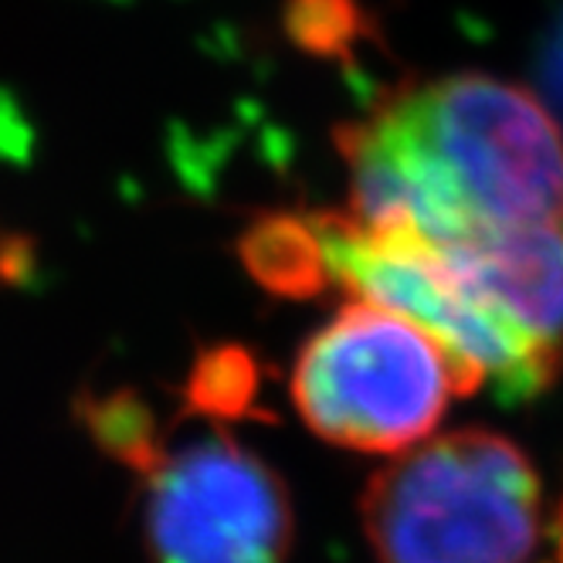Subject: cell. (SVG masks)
<instances>
[{"mask_svg":"<svg viewBox=\"0 0 563 563\" xmlns=\"http://www.w3.org/2000/svg\"><path fill=\"white\" fill-rule=\"evenodd\" d=\"M353 221L428 249L563 221V126L519 86L449 75L343 130Z\"/></svg>","mask_w":563,"mask_h":563,"instance_id":"1","label":"cell"},{"mask_svg":"<svg viewBox=\"0 0 563 563\" xmlns=\"http://www.w3.org/2000/svg\"><path fill=\"white\" fill-rule=\"evenodd\" d=\"M540 496L527 452L465 428L380 468L360 512L380 563H533Z\"/></svg>","mask_w":563,"mask_h":563,"instance_id":"2","label":"cell"},{"mask_svg":"<svg viewBox=\"0 0 563 563\" xmlns=\"http://www.w3.org/2000/svg\"><path fill=\"white\" fill-rule=\"evenodd\" d=\"M465 374L431 333L377 302H346L299 353L292 400L302 421L340 449L408 452L434 431Z\"/></svg>","mask_w":563,"mask_h":563,"instance_id":"3","label":"cell"},{"mask_svg":"<svg viewBox=\"0 0 563 563\" xmlns=\"http://www.w3.org/2000/svg\"><path fill=\"white\" fill-rule=\"evenodd\" d=\"M327 282L364 296L431 333L468 387L493 384L506 400L537 397L560 371V356L468 292L424 241L408 231H374L350 214H312Z\"/></svg>","mask_w":563,"mask_h":563,"instance_id":"4","label":"cell"},{"mask_svg":"<svg viewBox=\"0 0 563 563\" xmlns=\"http://www.w3.org/2000/svg\"><path fill=\"white\" fill-rule=\"evenodd\" d=\"M143 475V533L153 563H286L292 503L286 482L224 428L159 438Z\"/></svg>","mask_w":563,"mask_h":563,"instance_id":"5","label":"cell"},{"mask_svg":"<svg viewBox=\"0 0 563 563\" xmlns=\"http://www.w3.org/2000/svg\"><path fill=\"white\" fill-rule=\"evenodd\" d=\"M431 252L468 292L563 356V221L478 231Z\"/></svg>","mask_w":563,"mask_h":563,"instance_id":"6","label":"cell"},{"mask_svg":"<svg viewBox=\"0 0 563 563\" xmlns=\"http://www.w3.org/2000/svg\"><path fill=\"white\" fill-rule=\"evenodd\" d=\"M241 258L275 296H316L330 286L312 214H268L255 221L241 238Z\"/></svg>","mask_w":563,"mask_h":563,"instance_id":"7","label":"cell"},{"mask_svg":"<svg viewBox=\"0 0 563 563\" xmlns=\"http://www.w3.org/2000/svg\"><path fill=\"white\" fill-rule=\"evenodd\" d=\"M187 394L197 415L214 421L245 418L258 394V371L241 350H211L197 360Z\"/></svg>","mask_w":563,"mask_h":563,"instance_id":"8","label":"cell"},{"mask_svg":"<svg viewBox=\"0 0 563 563\" xmlns=\"http://www.w3.org/2000/svg\"><path fill=\"white\" fill-rule=\"evenodd\" d=\"M540 75H543V89L547 96L556 102V112L563 115V18L556 24V31L550 34L543 62H540Z\"/></svg>","mask_w":563,"mask_h":563,"instance_id":"9","label":"cell"},{"mask_svg":"<svg viewBox=\"0 0 563 563\" xmlns=\"http://www.w3.org/2000/svg\"><path fill=\"white\" fill-rule=\"evenodd\" d=\"M553 563H563V537H560V543H556V556H553Z\"/></svg>","mask_w":563,"mask_h":563,"instance_id":"10","label":"cell"}]
</instances>
